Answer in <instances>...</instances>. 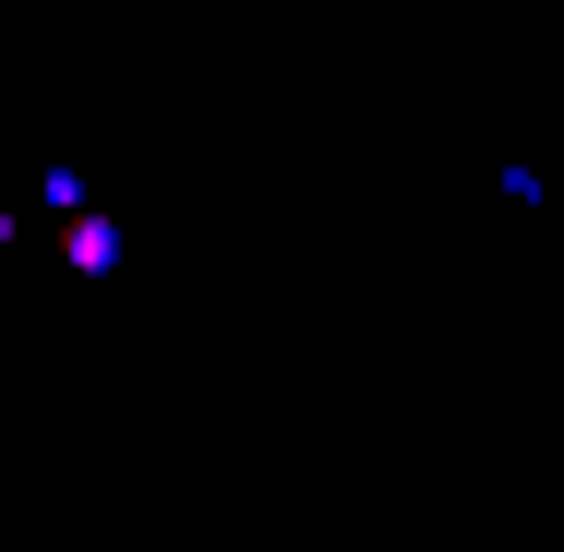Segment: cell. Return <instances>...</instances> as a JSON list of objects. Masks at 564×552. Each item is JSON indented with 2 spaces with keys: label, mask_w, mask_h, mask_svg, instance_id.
<instances>
[{
  "label": "cell",
  "mask_w": 564,
  "mask_h": 552,
  "mask_svg": "<svg viewBox=\"0 0 564 552\" xmlns=\"http://www.w3.org/2000/svg\"><path fill=\"white\" fill-rule=\"evenodd\" d=\"M61 252H73V277H120V228L97 217V205H85L73 228H61Z\"/></svg>",
  "instance_id": "cell-1"
},
{
  "label": "cell",
  "mask_w": 564,
  "mask_h": 552,
  "mask_svg": "<svg viewBox=\"0 0 564 552\" xmlns=\"http://www.w3.org/2000/svg\"><path fill=\"white\" fill-rule=\"evenodd\" d=\"M12 240H24V217H12V205H0V252H12Z\"/></svg>",
  "instance_id": "cell-2"
}]
</instances>
